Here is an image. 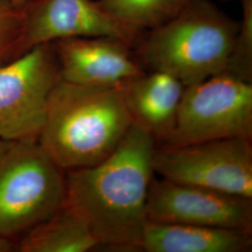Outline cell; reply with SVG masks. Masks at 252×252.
<instances>
[{"label": "cell", "mask_w": 252, "mask_h": 252, "mask_svg": "<svg viewBox=\"0 0 252 252\" xmlns=\"http://www.w3.org/2000/svg\"><path fill=\"white\" fill-rule=\"evenodd\" d=\"M21 9L17 58L36 46L73 36H115L133 46L142 33L110 18L95 0H30Z\"/></svg>", "instance_id": "obj_9"}, {"label": "cell", "mask_w": 252, "mask_h": 252, "mask_svg": "<svg viewBox=\"0 0 252 252\" xmlns=\"http://www.w3.org/2000/svg\"><path fill=\"white\" fill-rule=\"evenodd\" d=\"M252 234L241 231L148 220L140 252H248Z\"/></svg>", "instance_id": "obj_12"}, {"label": "cell", "mask_w": 252, "mask_h": 252, "mask_svg": "<svg viewBox=\"0 0 252 252\" xmlns=\"http://www.w3.org/2000/svg\"><path fill=\"white\" fill-rule=\"evenodd\" d=\"M238 28L212 0H190L175 18L143 31L133 53L145 71L167 73L187 87L225 70Z\"/></svg>", "instance_id": "obj_3"}, {"label": "cell", "mask_w": 252, "mask_h": 252, "mask_svg": "<svg viewBox=\"0 0 252 252\" xmlns=\"http://www.w3.org/2000/svg\"><path fill=\"white\" fill-rule=\"evenodd\" d=\"M110 18L138 32L160 27L179 15L190 0H95Z\"/></svg>", "instance_id": "obj_14"}, {"label": "cell", "mask_w": 252, "mask_h": 252, "mask_svg": "<svg viewBox=\"0 0 252 252\" xmlns=\"http://www.w3.org/2000/svg\"><path fill=\"white\" fill-rule=\"evenodd\" d=\"M242 19L223 72L252 83V0H240Z\"/></svg>", "instance_id": "obj_15"}, {"label": "cell", "mask_w": 252, "mask_h": 252, "mask_svg": "<svg viewBox=\"0 0 252 252\" xmlns=\"http://www.w3.org/2000/svg\"><path fill=\"white\" fill-rule=\"evenodd\" d=\"M12 3L17 6L19 8H22L23 6H25L27 3H28L30 0H11Z\"/></svg>", "instance_id": "obj_18"}, {"label": "cell", "mask_w": 252, "mask_h": 252, "mask_svg": "<svg viewBox=\"0 0 252 252\" xmlns=\"http://www.w3.org/2000/svg\"><path fill=\"white\" fill-rule=\"evenodd\" d=\"M13 246L9 242V238L0 235V252H9L12 251Z\"/></svg>", "instance_id": "obj_17"}, {"label": "cell", "mask_w": 252, "mask_h": 252, "mask_svg": "<svg viewBox=\"0 0 252 252\" xmlns=\"http://www.w3.org/2000/svg\"><path fill=\"white\" fill-rule=\"evenodd\" d=\"M63 173L38 141L9 142L0 156V235L24 234L63 207Z\"/></svg>", "instance_id": "obj_4"}, {"label": "cell", "mask_w": 252, "mask_h": 252, "mask_svg": "<svg viewBox=\"0 0 252 252\" xmlns=\"http://www.w3.org/2000/svg\"><path fill=\"white\" fill-rule=\"evenodd\" d=\"M119 87L133 124L162 143L175 127L186 86L167 73L144 71Z\"/></svg>", "instance_id": "obj_11"}, {"label": "cell", "mask_w": 252, "mask_h": 252, "mask_svg": "<svg viewBox=\"0 0 252 252\" xmlns=\"http://www.w3.org/2000/svg\"><path fill=\"white\" fill-rule=\"evenodd\" d=\"M62 80L92 87H119L144 72L133 46L115 36H73L55 40Z\"/></svg>", "instance_id": "obj_10"}, {"label": "cell", "mask_w": 252, "mask_h": 252, "mask_svg": "<svg viewBox=\"0 0 252 252\" xmlns=\"http://www.w3.org/2000/svg\"><path fill=\"white\" fill-rule=\"evenodd\" d=\"M98 242L81 218L63 205L53 216L24 234L21 252H86Z\"/></svg>", "instance_id": "obj_13"}, {"label": "cell", "mask_w": 252, "mask_h": 252, "mask_svg": "<svg viewBox=\"0 0 252 252\" xmlns=\"http://www.w3.org/2000/svg\"><path fill=\"white\" fill-rule=\"evenodd\" d=\"M220 1H230V0H220Z\"/></svg>", "instance_id": "obj_20"}, {"label": "cell", "mask_w": 252, "mask_h": 252, "mask_svg": "<svg viewBox=\"0 0 252 252\" xmlns=\"http://www.w3.org/2000/svg\"><path fill=\"white\" fill-rule=\"evenodd\" d=\"M154 173L162 179L252 198V140L223 138L181 147L156 145Z\"/></svg>", "instance_id": "obj_7"}, {"label": "cell", "mask_w": 252, "mask_h": 252, "mask_svg": "<svg viewBox=\"0 0 252 252\" xmlns=\"http://www.w3.org/2000/svg\"><path fill=\"white\" fill-rule=\"evenodd\" d=\"M148 220L156 222L225 228L252 234V198L153 177Z\"/></svg>", "instance_id": "obj_8"}, {"label": "cell", "mask_w": 252, "mask_h": 252, "mask_svg": "<svg viewBox=\"0 0 252 252\" xmlns=\"http://www.w3.org/2000/svg\"><path fill=\"white\" fill-rule=\"evenodd\" d=\"M132 125L120 87L61 80L50 94L38 143L63 171L76 170L108 158Z\"/></svg>", "instance_id": "obj_2"}, {"label": "cell", "mask_w": 252, "mask_h": 252, "mask_svg": "<svg viewBox=\"0 0 252 252\" xmlns=\"http://www.w3.org/2000/svg\"><path fill=\"white\" fill-rule=\"evenodd\" d=\"M62 80L54 43L0 66V139L38 141L50 94Z\"/></svg>", "instance_id": "obj_6"}, {"label": "cell", "mask_w": 252, "mask_h": 252, "mask_svg": "<svg viewBox=\"0 0 252 252\" xmlns=\"http://www.w3.org/2000/svg\"><path fill=\"white\" fill-rule=\"evenodd\" d=\"M223 138L252 140V83L225 72L185 88L175 127L160 146Z\"/></svg>", "instance_id": "obj_5"}, {"label": "cell", "mask_w": 252, "mask_h": 252, "mask_svg": "<svg viewBox=\"0 0 252 252\" xmlns=\"http://www.w3.org/2000/svg\"><path fill=\"white\" fill-rule=\"evenodd\" d=\"M22 27L21 8L11 0H0V66L17 58Z\"/></svg>", "instance_id": "obj_16"}, {"label": "cell", "mask_w": 252, "mask_h": 252, "mask_svg": "<svg viewBox=\"0 0 252 252\" xmlns=\"http://www.w3.org/2000/svg\"><path fill=\"white\" fill-rule=\"evenodd\" d=\"M8 144H9V142H7V141H4V140L0 139V156L2 155V153H3V152L5 151V149L7 148Z\"/></svg>", "instance_id": "obj_19"}, {"label": "cell", "mask_w": 252, "mask_h": 252, "mask_svg": "<svg viewBox=\"0 0 252 252\" xmlns=\"http://www.w3.org/2000/svg\"><path fill=\"white\" fill-rule=\"evenodd\" d=\"M155 147L153 136L133 124L104 161L66 171L63 205L81 218L99 246L140 252Z\"/></svg>", "instance_id": "obj_1"}]
</instances>
